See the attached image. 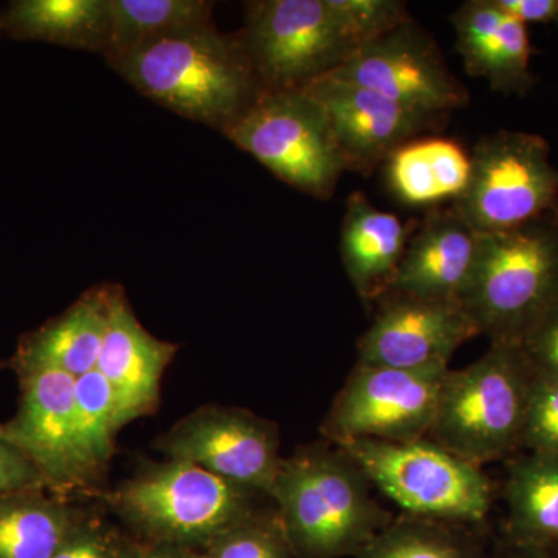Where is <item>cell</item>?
I'll list each match as a JSON object with an SVG mask.
<instances>
[{
	"instance_id": "17",
	"label": "cell",
	"mask_w": 558,
	"mask_h": 558,
	"mask_svg": "<svg viewBox=\"0 0 558 558\" xmlns=\"http://www.w3.org/2000/svg\"><path fill=\"white\" fill-rule=\"evenodd\" d=\"M481 233L453 208H436L411 234L385 295L459 301L478 259Z\"/></svg>"
},
{
	"instance_id": "11",
	"label": "cell",
	"mask_w": 558,
	"mask_h": 558,
	"mask_svg": "<svg viewBox=\"0 0 558 558\" xmlns=\"http://www.w3.org/2000/svg\"><path fill=\"white\" fill-rule=\"evenodd\" d=\"M154 447L172 461L266 497L282 462L277 424L238 407H202L154 440Z\"/></svg>"
},
{
	"instance_id": "21",
	"label": "cell",
	"mask_w": 558,
	"mask_h": 558,
	"mask_svg": "<svg viewBox=\"0 0 558 558\" xmlns=\"http://www.w3.org/2000/svg\"><path fill=\"white\" fill-rule=\"evenodd\" d=\"M385 186L410 208H440L464 194L472 174V154L453 138L422 135L399 146L381 165Z\"/></svg>"
},
{
	"instance_id": "5",
	"label": "cell",
	"mask_w": 558,
	"mask_h": 558,
	"mask_svg": "<svg viewBox=\"0 0 558 558\" xmlns=\"http://www.w3.org/2000/svg\"><path fill=\"white\" fill-rule=\"evenodd\" d=\"M558 300V215L481 234L478 259L461 304L490 343L519 344Z\"/></svg>"
},
{
	"instance_id": "28",
	"label": "cell",
	"mask_w": 558,
	"mask_h": 558,
	"mask_svg": "<svg viewBox=\"0 0 558 558\" xmlns=\"http://www.w3.org/2000/svg\"><path fill=\"white\" fill-rule=\"evenodd\" d=\"M205 558H296L277 512L256 510L202 550Z\"/></svg>"
},
{
	"instance_id": "20",
	"label": "cell",
	"mask_w": 558,
	"mask_h": 558,
	"mask_svg": "<svg viewBox=\"0 0 558 558\" xmlns=\"http://www.w3.org/2000/svg\"><path fill=\"white\" fill-rule=\"evenodd\" d=\"M414 229V223L374 207L362 191L349 196L341 223V260L365 303L376 304L387 292Z\"/></svg>"
},
{
	"instance_id": "9",
	"label": "cell",
	"mask_w": 558,
	"mask_h": 558,
	"mask_svg": "<svg viewBox=\"0 0 558 558\" xmlns=\"http://www.w3.org/2000/svg\"><path fill=\"white\" fill-rule=\"evenodd\" d=\"M240 33L264 94L306 89L357 50L326 0H253Z\"/></svg>"
},
{
	"instance_id": "10",
	"label": "cell",
	"mask_w": 558,
	"mask_h": 558,
	"mask_svg": "<svg viewBox=\"0 0 558 558\" xmlns=\"http://www.w3.org/2000/svg\"><path fill=\"white\" fill-rule=\"evenodd\" d=\"M450 368L396 369L355 365L322 424L323 438L410 442L427 438Z\"/></svg>"
},
{
	"instance_id": "3",
	"label": "cell",
	"mask_w": 558,
	"mask_h": 558,
	"mask_svg": "<svg viewBox=\"0 0 558 558\" xmlns=\"http://www.w3.org/2000/svg\"><path fill=\"white\" fill-rule=\"evenodd\" d=\"M258 494L189 462L146 464L105 495L106 505L142 542L204 550L255 513Z\"/></svg>"
},
{
	"instance_id": "2",
	"label": "cell",
	"mask_w": 558,
	"mask_h": 558,
	"mask_svg": "<svg viewBox=\"0 0 558 558\" xmlns=\"http://www.w3.org/2000/svg\"><path fill=\"white\" fill-rule=\"evenodd\" d=\"M269 498L296 558L357 557L395 519L357 462L326 439L282 458Z\"/></svg>"
},
{
	"instance_id": "30",
	"label": "cell",
	"mask_w": 558,
	"mask_h": 558,
	"mask_svg": "<svg viewBox=\"0 0 558 558\" xmlns=\"http://www.w3.org/2000/svg\"><path fill=\"white\" fill-rule=\"evenodd\" d=\"M523 450L558 458L557 376L535 373L532 379L523 429Z\"/></svg>"
},
{
	"instance_id": "14",
	"label": "cell",
	"mask_w": 558,
	"mask_h": 558,
	"mask_svg": "<svg viewBox=\"0 0 558 558\" xmlns=\"http://www.w3.org/2000/svg\"><path fill=\"white\" fill-rule=\"evenodd\" d=\"M360 337L359 365L396 369L450 368L465 341L480 336L459 301L385 295Z\"/></svg>"
},
{
	"instance_id": "24",
	"label": "cell",
	"mask_w": 558,
	"mask_h": 558,
	"mask_svg": "<svg viewBox=\"0 0 558 558\" xmlns=\"http://www.w3.org/2000/svg\"><path fill=\"white\" fill-rule=\"evenodd\" d=\"M89 510L49 490L0 495V558H51Z\"/></svg>"
},
{
	"instance_id": "8",
	"label": "cell",
	"mask_w": 558,
	"mask_h": 558,
	"mask_svg": "<svg viewBox=\"0 0 558 558\" xmlns=\"http://www.w3.org/2000/svg\"><path fill=\"white\" fill-rule=\"evenodd\" d=\"M470 154L468 189L450 207L473 230L498 233L558 215V168L545 138L501 130L478 140Z\"/></svg>"
},
{
	"instance_id": "25",
	"label": "cell",
	"mask_w": 558,
	"mask_h": 558,
	"mask_svg": "<svg viewBox=\"0 0 558 558\" xmlns=\"http://www.w3.org/2000/svg\"><path fill=\"white\" fill-rule=\"evenodd\" d=\"M109 44L105 60H120L145 44L215 24L208 0H109Z\"/></svg>"
},
{
	"instance_id": "22",
	"label": "cell",
	"mask_w": 558,
	"mask_h": 558,
	"mask_svg": "<svg viewBox=\"0 0 558 558\" xmlns=\"http://www.w3.org/2000/svg\"><path fill=\"white\" fill-rule=\"evenodd\" d=\"M109 0H13L0 10V36L105 57Z\"/></svg>"
},
{
	"instance_id": "16",
	"label": "cell",
	"mask_w": 558,
	"mask_h": 558,
	"mask_svg": "<svg viewBox=\"0 0 558 558\" xmlns=\"http://www.w3.org/2000/svg\"><path fill=\"white\" fill-rule=\"evenodd\" d=\"M178 349V344L157 339L143 328L124 289L116 284L108 330L95 369L112 388L119 429L159 407L161 377Z\"/></svg>"
},
{
	"instance_id": "6",
	"label": "cell",
	"mask_w": 558,
	"mask_h": 558,
	"mask_svg": "<svg viewBox=\"0 0 558 558\" xmlns=\"http://www.w3.org/2000/svg\"><path fill=\"white\" fill-rule=\"evenodd\" d=\"M339 447L402 513L487 527L495 502L494 483L483 468L457 457L435 440L355 439Z\"/></svg>"
},
{
	"instance_id": "23",
	"label": "cell",
	"mask_w": 558,
	"mask_h": 558,
	"mask_svg": "<svg viewBox=\"0 0 558 558\" xmlns=\"http://www.w3.org/2000/svg\"><path fill=\"white\" fill-rule=\"evenodd\" d=\"M501 494L508 509L501 537L558 549V458L535 451L509 458Z\"/></svg>"
},
{
	"instance_id": "4",
	"label": "cell",
	"mask_w": 558,
	"mask_h": 558,
	"mask_svg": "<svg viewBox=\"0 0 558 558\" xmlns=\"http://www.w3.org/2000/svg\"><path fill=\"white\" fill-rule=\"evenodd\" d=\"M534 376L519 344L490 343L472 365L447 371L427 438L480 468L515 457Z\"/></svg>"
},
{
	"instance_id": "19",
	"label": "cell",
	"mask_w": 558,
	"mask_h": 558,
	"mask_svg": "<svg viewBox=\"0 0 558 558\" xmlns=\"http://www.w3.org/2000/svg\"><path fill=\"white\" fill-rule=\"evenodd\" d=\"M116 284L95 286L58 317L22 337L13 357L16 374L54 369L78 377L97 368Z\"/></svg>"
},
{
	"instance_id": "29",
	"label": "cell",
	"mask_w": 558,
	"mask_h": 558,
	"mask_svg": "<svg viewBox=\"0 0 558 558\" xmlns=\"http://www.w3.org/2000/svg\"><path fill=\"white\" fill-rule=\"evenodd\" d=\"M326 5L355 49L413 20L400 0H326Z\"/></svg>"
},
{
	"instance_id": "18",
	"label": "cell",
	"mask_w": 558,
	"mask_h": 558,
	"mask_svg": "<svg viewBox=\"0 0 558 558\" xmlns=\"http://www.w3.org/2000/svg\"><path fill=\"white\" fill-rule=\"evenodd\" d=\"M465 72L486 80L498 94L526 97L537 78L531 72L527 25L510 16L497 0H468L450 16Z\"/></svg>"
},
{
	"instance_id": "36",
	"label": "cell",
	"mask_w": 558,
	"mask_h": 558,
	"mask_svg": "<svg viewBox=\"0 0 558 558\" xmlns=\"http://www.w3.org/2000/svg\"><path fill=\"white\" fill-rule=\"evenodd\" d=\"M486 558H558V549L539 548V546L521 545L499 537Z\"/></svg>"
},
{
	"instance_id": "7",
	"label": "cell",
	"mask_w": 558,
	"mask_h": 558,
	"mask_svg": "<svg viewBox=\"0 0 558 558\" xmlns=\"http://www.w3.org/2000/svg\"><path fill=\"white\" fill-rule=\"evenodd\" d=\"M223 135L281 182L319 201L333 196L348 171L325 109L306 90L260 95Z\"/></svg>"
},
{
	"instance_id": "13",
	"label": "cell",
	"mask_w": 558,
	"mask_h": 558,
	"mask_svg": "<svg viewBox=\"0 0 558 558\" xmlns=\"http://www.w3.org/2000/svg\"><path fill=\"white\" fill-rule=\"evenodd\" d=\"M16 416L3 424L7 435L39 470L50 494L69 498L94 486L84 464L75 417V377L54 369L17 374Z\"/></svg>"
},
{
	"instance_id": "32",
	"label": "cell",
	"mask_w": 558,
	"mask_h": 558,
	"mask_svg": "<svg viewBox=\"0 0 558 558\" xmlns=\"http://www.w3.org/2000/svg\"><path fill=\"white\" fill-rule=\"evenodd\" d=\"M519 347L535 373L558 377V300L524 333Z\"/></svg>"
},
{
	"instance_id": "31",
	"label": "cell",
	"mask_w": 558,
	"mask_h": 558,
	"mask_svg": "<svg viewBox=\"0 0 558 558\" xmlns=\"http://www.w3.org/2000/svg\"><path fill=\"white\" fill-rule=\"evenodd\" d=\"M126 537L100 513L89 512L51 558H123Z\"/></svg>"
},
{
	"instance_id": "1",
	"label": "cell",
	"mask_w": 558,
	"mask_h": 558,
	"mask_svg": "<svg viewBox=\"0 0 558 558\" xmlns=\"http://www.w3.org/2000/svg\"><path fill=\"white\" fill-rule=\"evenodd\" d=\"M108 65L143 97L220 134L264 94L240 31L216 24L145 44Z\"/></svg>"
},
{
	"instance_id": "27",
	"label": "cell",
	"mask_w": 558,
	"mask_h": 558,
	"mask_svg": "<svg viewBox=\"0 0 558 558\" xmlns=\"http://www.w3.org/2000/svg\"><path fill=\"white\" fill-rule=\"evenodd\" d=\"M75 417L84 464L98 483L113 457L119 432L112 388L100 371H90L75 380Z\"/></svg>"
},
{
	"instance_id": "35",
	"label": "cell",
	"mask_w": 558,
	"mask_h": 558,
	"mask_svg": "<svg viewBox=\"0 0 558 558\" xmlns=\"http://www.w3.org/2000/svg\"><path fill=\"white\" fill-rule=\"evenodd\" d=\"M123 558H205V556L201 550L156 545V543L142 542L128 535Z\"/></svg>"
},
{
	"instance_id": "33",
	"label": "cell",
	"mask_w": 558,
	"mask_h": 558,
	"mask_svg": "<svg viewBox=\"0 0 558 558\" xmlns=\"http://www.w3.org/2000/svg\"><path fill=\"white\" fill-rule=\"evenodd\" d=\"M40 488L47 490L39 470L10 439L3 424H0V495Z\"/></svg>"
},
{
	"instance_id": "12",
	"label": "cell",
	"mask_w": 558,
	"mask_h": 558,
	"mask_svg": "<svg viewBox=\"0 0 558 558\" xmlns=\"http://www.w3.org/2000/svg\"><path fill=\"white\" fill-rule=\"evenodd\" d=\"M329 75L446 119L470 101L468 87L451 73L436 40L414 20L360 47Z\"/></svg>"
},
{
	"instance_id": "15",
	"label": "cell",
	"mask_w": 558,
	"mask_h": 558,
	"mask_svg": "<svg viewBox=\"0 0 558 558\" xmlns=\"http://www.w3.org/2000/svg\"><path fill=\"white\" fill-rule=\"evenodd\" d=\"M323 106L348 171L373 174L403 143L438 134L446 117L411 110L377 92L326 75L306 87Z\"/></svg>"
},
{
	"instance_id": "34",
	"label": "cell",
	"mask_w": 558,
	"mask_h": 558,
	"mask_svg": "<svg viewBox=\"0 0 558 558\" xmlns=\"http://www.w3.org/2000/svg\"><path fill=\"white\" fill-rule=\"evenodd\" d=\"M502 10L524 25H557L558 0H497Z\"/></svg>"
},
{
	"instance_id": "26",
	"label": "cell",
	"mask_w": 558,
	"mask_h": 558,
	"mask_svg": "<svg viewBox=\"0 0 558 558\" xmlns=\"http://www.w3.org/2000/svg\"><path fill=\"white\" fill-rule=\"evenodd\" d=\"M487 527L395 517L355 558H486Z\"/></svg>"
}]
</instances>
